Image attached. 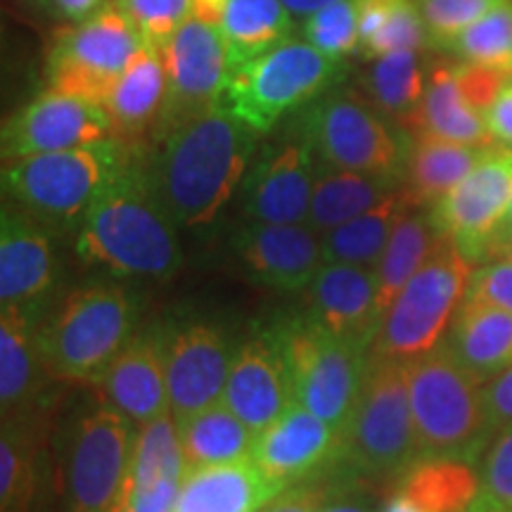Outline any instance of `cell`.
<instances>
[{
	"label": "cell",
	"instance_id": "cell-1",
	"mask_svg": "<svg viewBox=\"0 0 512 512\" xmlns=\"http://www.w3.org/2000/svg\"><path fill=\"white\" fill-rule=\"evenodd\" d=\"M256 136L219 102L157 140L145 155L147 174L178 228L204 230L219 221L245 185Z\"/></svg>",
	"mask_w": 512,
	"mask_h": 512
},
{
	"label": "cell",
	"instance_id": "cell-2",
	"mask_svg": "<svg viewBox=\"0 0 512 512\" xmlns=\"http://www.w3.org/2000/svg\"><path fill=\"white\" fill-rule=\"evenodd\" d=\"M176 230L147 174L143 147L83 216L76 228V254L119 278L166 280L183 261Z\"/></svg>",
	"mask_w": 512,
	"mask_h": 512
},
{
	"label": "cell",
	"instance_id": "cell-3",
	"mask_svg": "<svg viewBox=\"0 0 512 512\" xmlns=\"http://www.w3.org/2000/svg\"><path fill=\"white\" fill-rule=\"evenodd\" d=\"M136 325L138 302L131 292L112 283L83 285L38 323V354L53 380L98 384L138 332Z\"/></svg>",
	"mask_w": 512,
	"mask_h": 512
},
{
	"label": "cell",
	"instance_id": "cell-4",
	"mask_svg": "<svg viewBox=\"0 0 512 512\" xmlns=\"http://www.w3.org/2000/svg\"><path fill=\"white\" fill-rule=\"evenodd\" d=\"M418 460L408 363L370 356L361 394L342 430L335 472L394 484Z\"/></svg>",
	"mask_w": 512,
	"mask_h": 512
},
{
	"label": "cell",
	"instance_id": "cell-5",
	"mask_svg": "<svg viewBox=\"0 0 512 512\" xmlns=\"http://www.w3.org/2000/svg\"><path fill=\"white\" fill-rule=\"evenodd\" d=\"M408 394L422 458H456L479 465L494 434L484 408V384L465 370L444 342L408 361Z\"/></svg>",
	"mask_w": 512,
	"mask_h": 512
},
{
	"label": "cell",
	"instance_id": "cell-6",
	"mask_svg": "<svg viewBox=\"0 0 512 512\" xmlns=\"http://www.w3.org/2000/svg\"><path fill=\"white\" fill-rule=\"evenodd\" d=\"M143 147L119 140L12 159L3 166V190L12 204L50 230L79 228L83 216L124 164Z\"/></svg>",
	"mask_w": 512,
	"mask_h": 512
},
{
	"label": "cell",
	"instance_id": "cell-7",
	"mask_svg": "<svg viewBox=\"0 0 512 512\" xmlns=\"http://www.w3.org/2000/svg\"><path fill=\"white\" fill-rule=\"evenodd\" d=\"M266 330L285 358L294 403L342 432L366 380L370 349L332 335L309 311L275 320Z\"/></svg>",
	"mask_w": 512,
	"mask_h": 512
},
{
	"label": "cell",
	"instance_id": "cell-8",
	"mask_svg": "<svg viewBox=\"0 0 512 512\" xmlns=\"http://www.w3.org/2000/svg\"><path fill=\"white\" fill-rule=\"evenodd\" d=\"M347 64L306 41H287L228 72L221 105L254 133H268L290 112L309 107L342 79Z\"/></svg>",
	"mask_w": 512,
	"mask_h": 512
},
{
	"label": "cell",
	"instance_id": "cell-9",
	"mask_svg": "<svg viewBox=\"0 0 512 512\" xmlns=\"http://www.w3.org/2000/svg\"><path fill=\"white\" fill-rule=\"evenodd\" d=\"M475 264L446 235L427 256L384 316L370 356L413 361L444 342L463 304Z\"/></svg>",
	"mask_w": 512,
	"mask_h": 512
},
{
	"label": "cell",
	"instance_id": "cell-10",
	"mask_svg": "<svg viewBox=\"0 0 512 512\" xmlns=\"http://www.w3.org/2000/svg\"><path fill=\"white\" fill-rule=\"evenodd\" d=\"M297 121L318 162L403 181L411 136L358 91L323 93Z\"/></svg>",
	"mask_w": 512,
	"mask_h": 512
},
{
	"label": "cell",
	"instance_id": "cell-11",
	"mask_svg": "<svg viewBox=\"0 0 512 512\" xmlns=\"http://www.w3.org/2000/svg\"><path fill=\"white\" fill-rule=\"evenodd\" d=\"M136 439V422L110 401L93 403L76 415L62 453L67 512L124 510Z\"/></svg>",
	"mask_w": 512,
	"mask_h": 512
},
{
	"label": "cell",
	"instance_id": "cell-12",
	"mask_svg": "<svg viewBox=\"0 0 512 512\" xmlns=\"http://www.w3.org/2000/svg\"><path fill=\"white\" fill-rule=\"evenodd\" d=\"M145 38L119 3L62 31L48 53V88L105 105Z\"/></svg>",
	"mask_w": 512,
	"mask_h": 512
},
{
	"label": "cell",
	"instance_id": "cell-13",
	"mask_svg": "<svg viewBox=\"0 0 512 512\" xmlns=\"http://www.w3.org/2000/svg\"><path fill=\"white\" fill-rule=\"evenodd\" d=\"M162 337L171 415L176 425L223 399L235 349L226 330L207 318L157 325Z\"/></svg>",
	"mask_w": 512,
	"mask_h": 512
},
{
	"label": "cell",
	"instance_id": "cell-14",
	"mask_svg": "<svg viewBox=\"0 0 512 512\" xmlns=\"http://www.w3.org/2000/svg\"><path fill=\"white\" fill-rule=\"evenodd\" d=\"M512 202V150L491 147L482 162L430 209L439 233L456 242L467 261L486 264Z\"/></svg>",
	"mask_w": 512,
	"mask_h": 512
},
{
	"label": "cell",
	"instance_id": "cell-15",
	"mask_svg": "<svg viewBox=\"0 0 512 512\" xmlns=\"http://www.w3.org/2000/svg\"><path fill=\"white\" fill-rule=\"evenodd\" d=\"M316 155L299 121L283 138L261 147L242 185L249 221L309 223Z\"/></svg>",
	"mask_w": 512,
	"mask_h": 512
},
{
	"label": "cell",
	"instance_id": "cell-16",
	"mask_svg": "<svg viewBox=\"0 0 512 512\" xmlns=\"http://www.w3.org/2000/svg\"><path fill=\"white\" fill-rule=\"evenodd\" d=\"M162 55L169 95L152 143L183 119L219 105L230 69L221 31L195 17L185 19L183 27L162 48Z\"/></svg>",
	"mask_w": 512,
	"mask_h": 512
},
{
	"label": "cell",
	"instance_id": "cell-17",
	"mask_svg": "<svg viewBox=\"0 0 512 512\" xmlns=\"http://www.w3.org/2000/svg\"><path fill=\"white\" fill-rule=\"evenodd\" d=\"M114 138L105 105L48 88L3 124V159H22L46 152L100 143Z\"/></svg>",
	"mask_w": 512,
	"mask_h": 512
},
{
	"label": "cell",
	"instance_id": "cell-18",
	"mask_svg": "<svg viewBox=\"0 0 512 512\" xmlns=\"http://www.w3.org/2000/svg\"><path fill=\"white\" fill-rule=\"evenodd\" d=\"M57 275L50 228L17 204H5L0 216V306L43 320Z\"/></svg>",
	"mask_w": 512,
	"mask_h": 512
},
{
	"label": "cell",
	"instance_id": "cell-19",
	"mask_svg": "<svg viewBox=\"0 0 512 512\" xmlns=\"http://www.w3.org/2000/svg\"><path fill=\"white\" fill-rule=\"evenodd\" d=\"M233 247L242 273L278 292L306 290L325 264L323 235L311 223L249 221Z\"/></svg>",
	"mask_w": 512,
	"mask_h": 512
},
{
	"label": "cell",
	"instance_id": "cell-20",
	"mask_svg": "<svg viewBox=\"0 0 512 512\" xmlns=\"http://www.w3.org/2000/svg\"><path fill=\"white\" fill-rule=\"evenodd\" d=\"M342 432L292 403L266 430L256 434L252 460L283 489L335 472Z\"/></svg>",
	"mask_w": 512,
	"mask_h": 512
},
{
	"label": "cell",
	"instance_id": "cell-21",
	"mask_svg": "<svg viewBox=\"0 0 512 512\" xmlns=\"http://www.w3.org/2000/svg\"><path fill=\"white\" fill-rule=\"evenodd\" d=\"M221 403L256 434L294 403L285 358L266 328L252 332L235 349Z\"/></svg>",
	"mask_w": 512,
	"mask_h": 512
},
{
	"label": "cell",
	"instance_id": "cell-22",
	"mask_svg": "<svg viewBox=\"0 0 512 512\" xmlns=\"http://www.w3.org/2000/svg\"><path fill=\"white\" fill-rule=\"evenodd\" d=\"M309 313L332 335L373 349L382 316L375 271L358 264H323L306 287Z\"/></svg>",
	"mask_w": 512,
	"mask_h": 512
},
{
	"label": "cell",
	"instance_id": "cell-23",
	"mask_svg": "<svg viewBox=\"0 0 512 512\" xmlns=\"http://www.w3.org/2000/svg\"><path fill=\"white\" fill-rule=\"evenodd\" d=\"M105 399L136 425L171 413L159 328L138 330L98 380Z\"/></svg>",
	"mask_w": 512,
	"mask_h": 512
},
{
	"label": "cell",
	"instance_id": "cell-24",
	"mask_svg": "<svg viewBox=\"0 0 512 512\" xmlns=\"http://www.w3.org/2000/svg\"><path fill=\"white\" fill-rule=\"evenodd\" d=\"M166 95H169V76H166L162 48L145 43L105 102V110L112 119L114 140L128 147H145L147 140L152 143L162 121Z\"/></svg>",
	"mask_w": 512,
	"mask_h": 512
},
{
	"label": "cell",
	"instance_id": "cell-25",
	"mask_svg": "<svg viewBox=\"0 0 512 512\" xmlns=\"http://www.w3.org/2000/svg\"><path fill=\"white\" fill-rule=\"evenodd\" d=\"M41 318L31 313L0 311V413L3 422H29L34 415L48 370L38 354L36 330Z\"/></svg>",
	"mask_w": 512,
	"mask_h": 512
},
{
	"label": "cell",
	"instance_id": "cell-26",
	"mask_svg": "<svg viewBox=\"0 0 512 512\" xmlns=\"http://www.w3.org/2000/svg\"><path fill=\"white\" fill-rule=\"evenodd\" d=\"M283 491L252 458L200 467L183 477L174 512H259Z\"/></svg>",
	"mask_w": 512,
	"mask_h": 512
},
{
	"label": "cell",
	"instance_id": "cell-27",
	"mask_svg": "<svg viewBox=\"0 0 512 512\" xmlns=\"http://www.w3.org/2000/svg\"><path fill=\"white\" fill-rule=\"evenodd\" d=\"M444 344L460 366L486 384L512 366V313L484 299L465 297Z\"/></svg>",
	"mask_w": 512,
	"mask_h": 512
},
{
	"label": "cell",
	"instance_id": "cell-28",
	"mask_svg": "<svg viewBox=\"0 0 512 512\" xmlns=\"http://www.w3.org/2000/svg\"><path fill=\"white\" fill-rule=\"evenodd\" d=\"M403 131L408 136H434L463 145L494 147L486 119L460 93L456 62L448 60L430 62L425 98L403 124Z\"/></svg>",
	"mask_w": 512,
	"mask_h": 512
},
{
	"label": "cell",
	"instance_id": "cell-29",
	"mask_svg": "<svg viewBox=\"0 0 512 512\" xmlns=\"http://www.w3.org/2000/svg\"><path fill=\"white\" fill-rule=\"evenodd\" d=\"M491 147L463 145L434 136H411L403 190L411 195L415 207H434L446 192H451Z\"/></svg>",
	"mask_w": 512,
	"mask_h": 512
},
{
	"label": "cell",
	"instance_id": "cell-30",
	"mask_svg": "<svg viewBox=\"0 0 512 512\" xmlns=\"http://www.w3.org/2000/svg\"><path fill=\"white\" fill-rule=\"evenodd\" d=\"M401 185L403 181L399 178L337 169L316 159L309 223L320 235H325L363 211L377 207Z\"/></svg>",
	"mask_w": 512,
	"mask_h": 512
},
{
	"label": "cell",
	"instance_id": "cell-31",
	"mask_svg": "<svg viewBox=\"0 0 512 512\" xmlns=\"http://www.w3.org/2000/svg\"><path fill=\"white\" fill-rule=\"evenodd\" d=\"M430 62L422 50H396L373 57L358 74L356 91L403 128L425 98Z\"/></svg>",
	"mask_w": 512,
	"mask_h": 512
},
{
	"label": "cell",
	"instance_id": "cell-32",
	"mask_svg": "<svg viewBox=\"0 0 512 512\" xmlns=\"http://www.w3.org/2000/svg\"><path fill=\"white\" fill-rule=\"evenodd\" d=\"M183 460L188 470L230 465L252 458L256 432L226 403H214L178 425Z\"/></svg>",
	"mask_w": 512,
	"mask_h": 512
},
{
	"label": "cell",
	"instance_id": "cell-33",
	"mask_svg": "<svg viewBox=\"0 0 512 512\" xmlns=\"http://www.w3.org/2000/svg\"><path fill=\"white\" fill-rule=\"evenodd\" d=\"M415 207L411 195L403 190H394L384 197L377 207L363 211L342 226L328 230L323 235V259L325 264H358L375 268L377 261L392 238L396 223L401 216Z\"/></svg>",
	"mask_w": 512,
	"mask_h": 512
},
{
	"label": "cell",
	"instance_id": "cell-34",
	"mask_svg": "<svg viewBox=\"0 0 512 512\" xmlns=\"http://www.w3.org/2000/svg\"><path fill=\"white\" fill-rule=\"evenodd\" d=\"M294 22L297 19L283 0H226L219 31L226 43L228 67H238L280 46L290 38Z\"/></svg>",
	"mask_w": 512,
	"mask_h": 512
},
{
	"label": "cell",
	"instance_id": "cell-35",
	"mask_svg": "<svg viewBox=\"0 0 512 512\" xmlns=\"http://www.w3.org/2000/svg\"><path fill=\"white\" fill-rule=\"evenodd\" d=\"M441 235L444 233H439L432 214L425 209L406 211L401 221L396 223L392 238H389L380 261L373 268L377 283V309H380L382 320L408 280L434 252Z\"/></svg>",
	"mask_w": 512,
	"mask_h": 512
},
{
	"label": "cell",
	"instance_id": "cell-36",
	"mask_svg": "<svg viewBox=\"0 0 512 512\" xmlns=\"http://www.w3.org/2000/svg\"><path fill=\"white\" fill-rule=\"evenodd\" d=\"M425 512H470L479 496L477 465L456 458H422L392 484Z\"/></svg>",
	"mask_w": 512,
	"mask_h": 512
},
{
	"label": "cell",
	"instance_id": "cell-37",
	"mask_svg": "<svg viewBox=\"0 0 512 512\" xmlns=\"http://www.w3.org/2000/svg\"><path fill=\"white\" fill-rule=\"evenodd\" d=\"M38 489L36 444L29 422H3L0 432V512H31Z\"/></svg>",
	"mask_w": 512,
	"mask_h": 512
},
{
	"label": "cell",
	"instance_id": "cell-38",
	"mask_svg": "<svg viewBox=\"0 0 512 512\" xmlns=\"http://www.w3.org/2000/svg\"><path fill=\"white\" fill-rule=\"evenodd\" d=\"M185 475H188V467L183 460L174 415H162L147 425H140L128 491L145 489V486L164 482V479L183 482Z\"/></svg>",
	"mask_w": 512,
	"mask_h": 512
},
{
	"label": "cell",
	"instance_id": "cell-39",
	"mask_svg": "<svg viewBox=\"0 0 512 512\" xmlns=\"http://www.w3.org/2000/svg\"><path fill=\"white\" fill-rule=\"evenodd\" d=\"M446 50L460 62L484 64L512 74V3L503 0L489 15L467 27Z\"/></svg>",
	"mask_w": 512,
	"mask_h": 512
},
{
	"label": "cell",
	"instance_id": "cell-40",
	"mask_svg": "<svg viewBox=\"0 0 512 512\" xmlns=\"http://www.w3.org/2000/svg\"><path fill=\"white\" fill-rule=\"evenodd\" d=\"M304 38L332 60L347 62L361 50L356 0H332L304 19Z\"/></svg>",
	"mask_w": 512,
	"mask_h": 512
},
{
	"label": "cell",
	"instance_id": "cell-41",
	"mask_svg": "<svg viewBox=\"0 0 512 512\" xmlns=\"http://www.w3.org/2000/svg\"><path fill=\"white\" fill-rule=\"evenodd\" d=\"M503 0H418L430 46L446 50L467 27L489 15Z\"/></svg>",
	"mask_w": 512,
	"mask_h": 512
},
{
	"label": "cell",
	"instance_id": "cell-42",
	"mask_svg": "<svg viewBox=\"0 0 512 512\" xmlns=\"http://www.w3.org/2000/svg\"><path fill=\"white\" fill-rule=\"evenodd\" d=\"M479 496L477 501L489 508L512 512V427L491 439L477 465Z\"/></svg>",
	"mask_w": 512,
	"mask_h": 512
},
{
	"label": "cell",
	"instance_id": "cell-43",
	"mask_svg": "<svg viewBox=\"0 0 512 512\" xmlns=\"http://www.w3.org/2000/svg\"><path fill=\"white\" fill-rule=\"evenodd\" d=\"M119 5L147 43L164 48L190 17L192 0H119Z\"/></svg>",
	"mask_w": 512,
	"mask_h": 512
},
{
	"label": "cell",
	"instance_id": "cell-44",
	"mask_svg": "<svg viewBox=\"0 0 512 512\" xmlns=\"http://www.w3.org/2000/svg\"><path fill=\"white\" fill-rule=\"evenodd\" d=\"M510 72L503 69L484 67V64H472V62H456V79L460 86V93L465 95V100L470 102L475 110L486 119V112L494 105L496 95L501 93L505 81L510 79Z\"/></svg>",
	"mask_w": 512,
	"mask_h": 512
},
{
	"label": "cell",
	"instance_id": "cell-45",
	"mask_svg": "<svg viewBox=\"0 0 512 512\" xmlns=\"http://www.w3.org/2000/svg\"><path fill=\"white\" fill-rule=\"evenodd\" d=\"M339 479H342L339 472H330V475L294 484L259 512H320L337 491Z\"/></svg>",
	"mask_w": 512,
	"mask_h": 512
},
{
	"label": "cell",
	"instance_id": "cell-46",
	"mask_svg": "<svg viewBox=\"0 0 512 512\" xmlns=\"http://www.w3.org/2000/svg\"><path fill=\"white\" fill-rule=\"evenodd\" d=\"M465 297L484 299L512 313V264L486 261L482 266H475Z\"/></svg>",
	"mask_w": 512,
	"mask_h": 512
},
{
	"label": "cell",
	"instance_id": "cell-47",
	"mask_svg": "<svg viewBox=\"0 0 512 512\" xmlns=\"http://www.w3.org/2000/svg\"><path fill=\"white\" fill-rule=\"evenodd\" d=\"M484 408L494 437L512 427V366L484 384Z\"/></svg>",
	"mask_w": 512,
	"mask_h": 512
},
{
	"label": "cell",
	"instance_id": "cell-48",
	"mask_svg": "<svg viewBox=\"0 0 512 512\" xmlns=\"http://www.w3.org/2000/svg\"><path fill=\"white\" fill-rule=\"evenodd\" d=\"M339 475L342 479H339L337 491L320 512H382V503L368 489V482L344 475V472Z\"/></svg>",
	"mask_w": 512,
	"mask_h": 512
},
{
	"label": "cell",
	"instance_id": "cell-49",
	"mask_svg": "<svg viewBox=\"0 0 512 512\" xmlns=\"http://www.w3.org/2000/svg\"><path fill=\"white\" fill-rule=\"evenodd\" d=\"M181 482L178 479H164L145 489L128 491L124 510L121 512H174Z\"/></svg>",
	"mask_w": 512,
	"mask_h": 512
},
{
	"label": "cell",
	"instance_id": "cell-50",
	"mask_svg": "<svg viewBox=\"0 0 512 512\" xmlns=\"http://www.w3.org/2000/svg\"><path fill=\"white\" fill-rule=\"evenodd\" d=\"M486 126H489L494 143L512 150V76L505 81L501 93L496 95L494 105L486 112Z\"/></svg>",
	"mask_w": 512,
	"mask_h": 512
},
{
	"label": "cell",
	"instance_id": "cell-51",
	"mask_svg": "<svg viewBox=\"0 0 512 512\" xmlns=\"http://www.w3.org/2000/svg\"><path fill=\"white\" fill-rule=\"evenodd\" d=\"M105 0H48V5L53 8L57 17L69 19V22H83L86 17H91L93 12L102 8Z\"/></svg>",
	"mask_w": 512,
	"mask_h": 512
},
{
	"label": "cell",
	"instance_id": "cell-52",
	"mask_svg": "<svg viewBox=\"0 0 512 512\" xmlns=\"http://www.w3.org/2000/svg\"><path fill=\"white\" fill-rule=\"evenodd\" d=\"M223 8H226V0H192L190 5V17L207 22L211 27H221Z\"/></svg>",
	"mask_w": 512,
	"mask_h": 512
},
{
	"label": "cell",
	"instance_id": "cell-53",
	"mask_svg": "<svg viewBox=\"0 0 512 512\" xmlns=\"http://www.w3.org/2000/svg\"><path fill=\"white\" fill-rule=\"evenodd\" d=\"M283 3L285 8L292 12L294 19H306L316 10L323 8V5L332 3V0H283Z\"/></svg>",
	"mask_w": 512,
	"mask_h": 512
},
{
	"label": "cell",
	"instance_id": "cell-54",
	"mask_svg": "<svg viewBox=\"0 0 512 512\" xmlns=\"http://www.w3.org/2000/svg\"><path fill=\"white\" fill-rule=\"evenodd\" d=\"M382 512H425L420 505H415L411 498H406L399 491L392 489V494L387 496V501L382 503Z\"/></svg>",
	"mask_w": 512,
	"mask_h": 512
},
{
	"label": "cell",
	"instance_id": "cell-55",
	"mask_svg": "<svg viewBox=\"0 0 512 512\" xmlns=\"http://www.w3.org/2000/svg\"><path fill=\"white\" fill-rule=\"evenodd\" d=\"M486 261H508V264H512V238H498L491 245Z\"/></svg>",
	"mask_w": 512,
	"mask_h": 512
},
{
	"label": "cell",
	"instance_id": "cell-56",
	"mask_svg": "<svg viewBox=\"0 0 512 512\" xmlns=\"http://www.w3.org/2000/svg\"><path fill=\"white\" fill-rule=\"evenodd\" d=\"M498 238H512V202H510L508 216H505L503 226H501V230H498V235H496V240H498ZM496 240H494V242H496Z\"/></svg>",
	"mask_w": 512,
	"mask_h": 512
},
{
	"label": "cell",
	"instance_id": "cell-57",
	"mask_svg": "<svg viewBox=\"0 0 512 512\" xmlns=\"http://www.w3.org/2000/svg\"><path fill=\"white\" fill-rule=\"evenodd\" d=\"M470 512H505V510H496V508H489V505L479 503V501H477V498H475V503H472V508H470Z\"/></svg>",
	"mask_w": 512,
	"mask_h": 512
},
{
	"label": "cell",
	"instance_id": "cell-58",
	"mask_svg": "<svg viewBox=\"0 0 512 512\" xmlns=\"http://www.w3.org/2000/svg\"><path fill=\"white\" fill-rule=\"evenodd\" d=\"M22 3H31V5H41L43 0H22Z\"/></svg>",
	"mask_w": 512,
	"mask_h": 512
}]
</instances>
